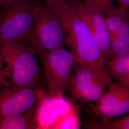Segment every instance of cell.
I'll return each instance as SVG.
<instances>
[{
    "label": "cell",
    "instance_id": "5",
    "mask_svg": "<svg viewBox=\"0 0 129 129\" xmlns=\"http://www.w3.org/2000/svg\"><path fill=\"white\" fill-rule=\"evenodd\" d=\"M112 81L105 68L76 62L69 88L72 96L83 102L99 101Z\"/></svg>",
    "mask_w": 129,
    "mask_h": 129
},
{
    "label": "cell",
    "instance_id": "3",
    "mask_svg": "<svg viewBox=\"0 0 129 129\" xmlns=\"http://www.w3.org/2000/svg\"><path fill=\"white\" fill-rule=\"evenodd\" d=\"M34 23L30 36L26 42L36 55L64 47L66 45L60 21L46 2H31Z\"/></svg>",
    "mask_w": 129,
    "mask_h": 129
},
{
    "label": "cell",
    "instance_id": "1",
    "mask_svg": "<svg viewBox=\"0 0 129 129\" xmlns=\"http://www.w3.org/2000/svg\"><path fill=\"white\" fill-rule=\"evenodd\" d=\"M46 3L59 19L66 45L76 62L92 67L105 68V57L72 1L57 0Z\"/></svg>",
    "mask_w": 129,
    "mask_h": 129
},
{
    "label": "cell",
    "instance_id": "20",
    "mask_svg": "<svg viewBox=\"0 0 129 129\" xmlns=\"http://www.w3.org/2000/svg\"><path fill=\"white\" fill-rule=\"evenodd\" d=\"M3 66V60L2 59L1 53V47H0V70L2 69Z\"/></svg>",
    "mask_w": 129,
    "mask_h": 129
},
{
    "label": "cell",
    "instance_id": "9",
    "mask_svg": "<svg viewBox=\"0 0 129 129\" xmlns=\"http://www.w3.org/2000/svg\"><path fill=\"white\" fill-rule=\"evenodd\" d=\"M71 1L79 15L87 25L103 55L105 58L110 56V37L105 17L89 4L81 0Z\"/></svg>",
    "mask_w": 129,
    "mask_h": 129
},
{
    "label": "cell",
    "instance_id": "13",
    "mask_svg": "<svg viewBox=\"0 0 129 129\" xmlns=\"http://www.w3.org/2000/svg\"><path fill=\"white\" fill-rule=\"evenodd\" d=\"M128 18L126 9L121 5H120L118 7L114 6L110 10L105 17L110 40L120 31Z\"/></svg>",
    "mask_w": 129,
    "mask_h": 129
},
{
    "label": "cell",
    "instance_id": "22",
    "mask_svg": "<svg viewBox=\"0 0 129 129\" xmlns=\"http://www.w3.org/2000/svg\"><path fill=\"white\" fill-rule=\"evenodd\" d=\"M46 3H49V2H54L55 1H57V0H45Z\"/></svg>",
    "mask_w": 129,
    "mask_h": 129
},
{
    "label": "cell",
    "instance_id": "8",
    "mask_svg": "<svg viewBox=\"0 0 129 129\" xmlns=\"http://www.w3.org/2000/svg\"><path fill=\"white\" fill-rule=\"evenodd\" d=\"M96 102L94 112L103 120L125 115L129 113V88L112 81Z\"/></svg>",
    "mask_w": 129,
    "mask_h": 129
},
{
    "label": "cell",
    "instance_id": "12",
    "mask_svg": "<svg viewBox=\"0 0 129 129\" xmlns=\"http://www.w3.org/2000/svg\"><path fill=\"white\" fill-rule=\"evenodd\" d=\"M107 73L120 83L129 88V61L127 55H118L111 57L106 64Z\"/></svg>",
    "mask_w": 129,
    "mask_h": 129
},
{
    "label": "cell",
    "instance_id": "23",
    "mask_svg": "<svg viewBox=\"0 0 129 129\" xmlns=\"http://www.w3.org/2000/svg\"><path fill=\"white\" fill-rule=\"evenodd\" d=\"M127 55V57H128V59H129V50L128 52V53H127V54H126Z\"/></svg>",
    "mask_w": 129,
    "mask_h": 129
},
{
    "label": "cell",
    "instance_id": "4",
    "mask_svg": "<svg viewBox=\"0 0 129 129\" xmlns=\"http://www.w3.org/2000/svg\"><path fill=\"white\" fill-rule=\"evenodd\" d=\"M34 16L29 0H10L0 13V44L12 40L27 41Z\"/></svg>",
    "mask_w": 129,
    "mask_h": 129
},
{
    "label": "cell",
    "instance_id": "14",
    "mask_svg": "<svg viewBox=\"0 0 129 129\" xmlns=\"http://www.w3.org/2000/svg\"><path fill=\"white\" fill-rule=\"evenodd\" d=\"M111 57L124 55L129 50V19L125 22L120 31L110 40Z\"/></svg>",
    "mask_w": 129,
    "mask_h": 129
},
{
    "label": "cell",
    "instance_id": "15",
    "mask_svg": "<svg viewBox=\"0 0 129 129\" xmlns=\"http://www.w3.org/2000/svg\"><path fill=\"white\" fill-rule=\"evenodd\" d=\"M81 122L77 111L62 116L53 127V129H78Z\"/></svg>",
    "mask_w": 129,
    "mask_h": 129
},
{
    "label": "cell",
    "instance_id": "6",
    "mask_svg": "<svg viewBox=\"0 0 129 129\" xmlns=\"http://www.w3.org/2000/svg\"><path fill=\"white\" fill-rule=\"evenodd\" d=\"M48 87V94L64 97L69 88L76 59L69 50L64 47L44 53L40 55Z\"/></svg>",
    "mask_w": 129,
    "mask_h": 129
},
{
    "label": "cell",
    "instance_id": "17",
    "mask_svg": "<svg viewBox=\"0 0 129 129\" xmlns=\"http://www.w3.org/2000/svg\"><path fill=\"white\" fill-rule=\"evenodd\" d=\"M84 2L87 3L93 6L99 11L105 17L107 14L112 8L114 5H113V0H81Z\"/></svg>",
    "mask_w": 129,
    "mask_h": 129
},
{
    "label": "cell",
    "instance_id": "18",
    "mask_svg": "<svg viewBox=\"0 0 129 129\" xmlns=\"http://www.w3.org/2000/svg\"><path fill=\"white\" fill-rule=\"evenodd\" d=\"M120 5L123 6L126 9L129 19V0H118Z\"/></svg>",
    "mask_w": 129,
    "mask_h": 129
},
{
    "label": "cell",
    "instance_id": "21",
    "mask_svg": "<svg viewBox=\"0 0 129 129\" xmlns=\"http://www.w3.org/2000/svg\"><path fill=\"white\" fill-rule=\"evenodd\" d=\"M9 1L10 0H0V6L4 5Z\"/></svg>",
    "mask_w": 129,
    "mask_h": 129
},
{
    "label": "cell",
    "instance_id": "10",
    "mask_svg": "<svg viewBox=\"0 0 129 129\" xmlns=\"http://www.w3.org/2000/svg\"><path fill=\"white\" fill-rule=\"evenodd\" d=\"M76 111V107L64 97L52 96L47 93L37 106V129H53L62 116Z\"/></svg>",
    "mask_w": 129,
    "mask_h": 129
},
{
    "label": "cell",
    "instance_id": "19",
    "mask_svg": "<svg viewBox=\"0 0 129 129\" xmlns=\"http://www.w3.org/2000/svg\"><path fill=\"white\" fill-rule=\"evenodd\" d=\"M5 77L4 76L3 72L2 71V70L1 69L0 70V84L2 83L5 80Z\"/></svg>",
    "mask_w": 129,
    "mask_h": 129
},
{
    "label": "cell",
    "instance_id": "11",
    "mask_svg": "<svg viewBox=\"0 0 129 129\" xmlns=\"http://www.w3.org/2000/svg\"><path fill=\"white\" fill-rule=\"evenodd\" d=\"M37 107L0 120V129H37Z\"/></svg>",
    "mask_w": 129,
    "mask_h": 129
},
{
    "label": "cell",
    "instance_id": "2",
    "mask_svg": "<svg viewBox=\"0 0 129 129\" xmlns=\"http://www.w3.org/2000/svg\"><path fill=\"white\" fill-rule=\"evenodd\" d=\"M0 47L2 69L7 83L19 88L39 83L41 69L37 55L24 42H5L0 44Z\"/></svg>",
    "mask_w": 129,
    "mask_h": 129
},
{
    "label": "cell",
    "instance_id": "16",
    "mask_svg": "<svg viewBox=\"0 0 129 129\" xmlns=\"http://www.w3.org/2000/svg\"><path fill=\"white\" fill-rule=\"evenodd\" d=\"M102 128L106 129H129V113L116 119L103 120Z\"/></svg>",
    "mask_w": 129,
    "mask_h": 129
},
{
    "label": "cell",
    "instance_id": "7",
    "mask_svg": "<svg viewBox=\"0 0 129 129\" xmlns=\"http://www.w3.org/2000/svg\"><path fill=\"white\" fill-rule=\"evenodd\" d=\"M46 94L39 83L19 88L10 85L5 79L0 84V120L37 107Z\"/></svg>",
    "mask_w": 129,
    "mask_h": 129
}]
</instances>
